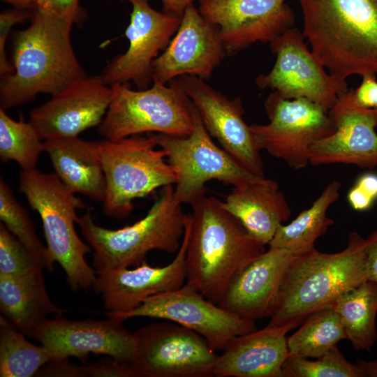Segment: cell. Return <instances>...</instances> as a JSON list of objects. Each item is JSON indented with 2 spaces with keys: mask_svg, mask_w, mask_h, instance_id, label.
<instances>
[{
  "mask_svg": "<svg viewBox=\"0 0 377 377\" xmlns=\"http://www.w3.org/2000/svg\"><path fill=\"white\" fill-rule=\"evenodd\" d=\"M38 376L83 377L110 376L133 377L126 364L112 358L77 366L69 363L67 360L52 361L43 367L36 374Z\"/></svg>",
  "mask_w": 377,
  "mask_h": 377,
  "instance_id": "obj_35",
  "label": "cell"
},
{
  "mask_svg": "<svg viewBox=\"0 0 377 377\" xmlns=\"http://www.w3.org/2000/svg\"><path fill=\"white\" fill-rule=\"evenodd\" d=\"M341 184L338 180L328 183L320 195L306 209L288 224L281 225L268 244L299 254L315 249L316 241L325 235L334 224L327 212L340 196Z\"/></svg>",
  "mask_w": 377,
  "mask_h": 377,
  "instance_id": "obj_27",
  "label": "cell"
},
{
  "mask_svg": "<svg viewBox=\"0 0 377 377\" xmlns=\"http://www.w3.org/2000/svg\"><path fill=\"white\" fill-rule=\"evenodd\" d=\"M54 360L44 346L29 341L4 316L0 317V376L31 377Z\"/></svg>",
  "mask_w": 377,
  "mask_h": 377,
  "instance_id": "obj_29",
  "label": "cell"
},
{
  "mask_svg": "<svg viewBox=\"0 0 377 377\" xmlns=\"http://www.w3.org/2000/svg\"><path fill=\"white\" fill-rule=\"evenodd\" d=\"M121 323L110 317L73 320L58 315L44 320L31 337L51 352L53 361L70 357L84 361L94 353L106 355L128 364L134 348V337Z\"/></svg>",
  "mask_w": 377,
  "mask_h": 377,
  "instance_id": "obj_17",
  "label": "cell"
},
{
  "mask_svg": "<svg viewBox=\"0 0 377 377\" xmlns=\"http://www.w3.org/2000/svg\"><path fill=\"white\" fill-rule=\"evenodd\" d=\"M283 377H362L356 364L348 362L335 346L316 360L289 355L282 367Z\"/></svg>",
  "mask_w": 377,
  "mask_h": 377,
  "instance_id": "obj_33",
  "label": "cell"
},
{
  "mask_svg": "<svg viewBox=\"0 0 377 377\" xmlns=\"http://www.w3.org/2000/svg\"><path fill=\"white\" fill-rule=\"evenodd\" d=\"M31 6L36 8L41 7L45 0H30Z\"/></svg>",
  "mask_w": 377,
  "mask_h": 377,
  "instance_id": "obj_44",
  "label": "cell"
},
{
  "mask_svg": "<svg viewBox=\"0 0 377 377\" xmlns=\"http://www.w3.org/2000/svg\"><path fill=\"white\" fill-rule=\"evenodd\" d=\"M44 151L50 159L54 173L74 193L103 202L106 181L99 142L64 138L44 140Z\"/></svg>",
  "mask_w": 377,
  "mask_h": 377,
  "instance_id": "obj_25",
  "label": "cell"
},
{
  "mask_svg": "<svg viewBox=\"0 0 377 377\" xmlns=\"http://www.w3.org/2000/svg\"><path fill=\"white\" fill-rule=\"evenodd\" d=\"M18 8L32 6L30 0H3Z\"/></svg>",
  "mask_w": 377,
  "mask_h": 377,
  "instance_id": "obj_43",
  "label": "cell"
},
{
  "mask_svg": "<svg viewBox=\"0 0 377 377\" xmlns=\"http://www.w3.org/2000/svg\"><path fill=\"white\" fill-rule=\"evenodd\" d=\"M42 269L23 276L0 274L1 315L29 337L47 316L66 311L50 299Z\"/></svg>",
  "mask_w": 377,
  "mask_h": 377,
  "instance_id": "obj_26",
  "label": "cell"
},
{
  "mask_svg": "<svg viewBox=\"0 0 377 377\" xmlns=\"http://www.w3.org/2000/svg\"><path fill=\"white\" fill-rule=\"evenodd\" d=\"M367 280V238L357 232L349 234L341 251L327 253L313 249L293 254L267 326L295 329Z\"/></svg>",
  "mask_w": 377,
  "mask_h": 377,
  "instance_id": "obj_2",
  "label": "cell"
},
{
  "mask_svg": "<svg viewBox=\"0 0 377 377\" xmlns=\"http://www.w3.org/2000/svg\"><path fill=\"white\" fill-rule=\"evenodd\" d=\"M328 114L336 130L312 147L309 164L341 163L369 169L377 167V108L357 105L348 89L339 96Z\"/></svg>",
  "mask_w": 377,
  "mask_h": 377,
  "instance_id": "obj_20",
  "label": "cell"
},
{
  "mask_svg": "<svg viewBox=\"0 0 377 377\" xmlns=\"http://www.w3.org/2000/svg\"><path fill=\"white\" fill-rule=\"evenodd\" d=\"M191 206L186 283L219 304L232 279L265 251V245L218 198L205 195Z\"/></svg>",
  "mask_w": 377,
  "mask_h": 377,
  "instance_id": "obj_3",
  "label": "cell"
},
{
  "mask_svg": "<svg viewBox=\"0 0 377 377\" xmlns=\"http://www.w3.org/2000/svg\"><path fill=\"white\" fill-rule=\"evenodd\" d=\"M226 53L219 28L191 4L184 10L174 37L153 61L152 81L166 84L185 75L208 79Z\"/></svg>",
  "mask_w": 377,
  "mask_h": 377,
  "instance_id": "obj_19",
  "label": "cell"
},
{
  "mask_svg": "<svg viewBox=\"0 0 377 377\" xmlns=\"http://www.w3.org/2000/svg\"><path fill=\"white\" fill-rule=\"evenodd\" d=\"M347 335L334 304L311 313L301 327L288 338L289 355L317 358Z\"/></svg>",
  "mask_w": 377,
  "mask_h": 377,
  "instance_id": "obj_30",
  "label": "cell"
},
{
  "mask_svg": "<svg viewBox=\"0 0 377 377\" xmlns=\"http://www.w3.org/2000/svg\"><path fill=\"white\" fill-rule=\"evenodd\" d=\"M290 326H266L233 338L219 355L214 376L219 377H283L289 355L286 334Z\"/></svg>",
  "mask_w": 377,
  "mask_h": 377,
  "instance_id": "obj_23",
  "label": "cell"
},
{
  "mask_svg": "<svg viewBox=\"0 0 377 377\" xmlns=\"http://www.w3.org/2000/svg\"><path fill=\"white\" fill-rule=\"evenodd\" d=\"M80 0H45L41 7L71 22L81 21L82 11Z\"/></svg>",
  "mask_w": 377,
  "mask_h": 377,
  "instance_id": "obj_39",
  "label": "cell"
},
{
  "mask_svg": "<svg viewBox=\"0 0 377 377\" xmlns=\"http://www.w3.org/2000/svg\"><path fill=\"white\" fill-rule=\"evenodd\" d=\"M45 267L43 262L0 223V274L23 276Z\"/></svg>",
  "mask_w": 377,
  "mask_h": 377,
  "instance_id": "obj_34",
  "label": "cell"
},
{
  "mask_svg": "<svg viewBox=\"0 0 377 377\" xmlns=\"http://www.w3.org/2000/svg\"><path fill=\"white\" fill-rule=\"evenodd\" d=\"M165 12L182 17L188 6L195 0H160Z\"/></svg>",
  "mask_w": 377,
  "mask_h": 377,
  "instance_id": "obj_41",
  "label": "cell"
},
{
  "mask_svg": "<svg viewBox=\"0 0 377 377\" xmlns=\"http://www.w3.org/2000/svg\"><path fill=\"white\" fill-rule=\"evenodd\" d=\"M182 205L175 198L172 184L163 187L147 214L131 226L115 230L100 226L90 210L78 216L76 223L93 249L96 273L138 266L152 250L177 252L186 219Z\"/></svg>",
  "mask_w": 377,
  "mask_h": 377,
  "instance_id": "obj_5",
  "label": "cell"
},
{
  "mask_svg": "<svg viewBox=\"0 0 377 377\" xmlns=\"http://www.w3.org/2000/svg\"><path fill=\"white\" fill-rule=\"evenodd\" d=\"M221 205L265 246L269 244L278 228L288 221L292 214L278 182L267 178L232 186Z\"/></svg>",
  "mask_w": 377,
  "mask_h": 377,
  "instance_id": "obj_24",
  "label": "cell"
},
{
  "mask_svg": "<svg viewBox=\"0 0 377 377\" xmlns=\"http://www.w3.org/2000/svg\"><path fill=\"white\" fill-rule=\"evenodd\" d=\"M111 98V86L101 75H86L33 109L29 122L43 140L78 137L101 124Z\"/></svg>",
  "mask_w": 377,
  "mask_h": 377,
  "instance_id": "obj_18",
  "label": "cell"
},
{
  "mask_svg": "<svg viewBox=\"0 0 377 377\" xmlns=\"http://www.w3.org/2000/svg\"><path fill=\"white\" fill-rule=\"evenodd\" d=\"M19 190L41 219L51 265L54 267L56 262L61 265L73 290L94 287L97 274L85 259L91 248L79 237L75 228L77 210L84 207L83 202L55 173L37 168L22 170Z\"/></svg>",
  "mask_w": 377,
  "mask_h": 377,
  "instance_id": "obj_6",
  "label": "cell"
},
{
  "mask_svg": "<svg viewBox=\"0 0 377 377\" xmlns=\"http://www.w3.org/2000/svg\"><path fill=\"white\" fill-rule=\"evenodd\" d=\"M106 193L104 213L118 219L133 209V201L157 188L175 184V172L154 137L132 135L99 142Z\"/></svg>",
  "mask_w": 377,
  "mask_h": 377,
  "instance_id": "obj_8",
  "label": "cell"
},
{
  "mask_svg": "<svg viewBox=\"0 0 377 377\" xmlns=\"http://www.w3.org/2000/svg\"><path fill=\"white\" fill-rule=\"evenodd\" d=\"M196 108L209 134L251 174L265 178L264 165L239 97L229 98L195 75L175 79Z\"/></svg>",
  "mask_w": 377,
  "mask_h": 377,
  "instance_id": "obj_14",
  "label": "cell"
},
{
  "mask_svg": "<svg viewBox=\"0 0 377 377\" xmlns=\"http://www.w3.org/2000/svg\"><path fill=\"white\" fill-rule=\"evenodd\" d=\"M362 83L356 89H350L355 104L365 108H377V80L375 74L362 76Z\"/></svg>",
  "mask_w": 377,
  "mask_h": 377,
  "instance_id": "obj_38",
  "label": "cell"
},
{
  "mask_svg": "<svg viewBox=\"0 0 377 377\" xmlns=\"http://www.w3.org/2000/svg\"><path fill=\"white\" fill-rule=\"evenodd\" d=\"M355 364L362 377H377V359L370 361L357 360Z\"/></svg>",
  "mask_w": 377,
  "mask_h": 377,
  "instance_id": "obj_42",
  "label": "cell"
},
{
  "mask_svg": "<svg viewBox=\"0 0 377 377\" xmlns=\"http://www.w3.org/2000/svg\"><path fill=\"white\" fill-rule=\"evenodd\" d=\"M29 122L15 121L0 108V157L15 161L22 170L36 168L44 142Z\"/></svg>",
  "mask_w": 377,
  "mask_h": 377,
  "instance_id": "obj_31",
  "label": "cell"
},
{
  "mask_svg": "<svg viewBox=\"0 0 377 377\" xmlns=\"http://www.w3.org/2000/svg\"><path fill=\"white\" fill-rule=\"evenodd\" d=\"M128 364L133 377H209L219 355L197 332L174 322L145 325L133 332Z\"/></svg>",
  "mask_w": 377,
  "mask_h": 377,
  "instance_id": "obj_10",
  "label": "cell"
},
{
  "mask_svg": "<svg viewBox=\"0 0 377 377\" xmlns=\"http://www.w3.org/2000/svg\"><path fill=\"white\" fill-rule=\"evenodd\" d=\"M293 255L288 250L269 246L235 275L219 305L255 321L269 318Z\"/></svg>",
  "mask_w": 377,
  "mask_h": 377,
  "instance_id": "obj_22",
  "label": "cell"
},
{
  "mask_svg": "<svg viewBox=\"0 0 377 377\" xmlns=\"http://www.w3.org/2000/svg\"><path fill=\"white\" fill-rule=\"evenodd\" d=\"M269 44L276 61L269 73L256 77L259 88L272 89L287 99L306 98L327 112L348 90L346 79L325 71L298 29H288Z\"/></svg>",
  "mask_w": 377,
  "mask_h": 377,
  "instance_id": "obj_13",
  "label": "cell"
},
{
  "mask_svg": "<svg viewBox=\"0 0 377 377\" xmlns=\"http://www.w3.org/2000/svg\"><path fill=\"white\" fill-rule=\"evenodd\" d=\"M112 98L98 133L119 140L144 133L186 137L193 128V104L175 80L133 90L128 83L111 85Z\"/></svg>",
  "mask_w": 377,
  "mask_h": 377,
  "instance_id": "obj_7",
  "label": "cell"
},
{
  "mask_svg": "<svg viewBox=\"0 0 377 377\" xmlns=\"http://www.w3.org/2000/svg\"><path fill=\"white\" fill-rule=\"evenodd\" d=\"M151 135L165 151L167 161L175 172V198L181 205H191L205 195V185L210 180L237 186L265 179L249 172L214 143L194 105L193 128L189 135Z\"/></svg>",
  "mask_w": 377,
  "mask_h": 377,
  "instance_id": "obj_9",
  "label": "cell"
},
{
  "mask_svg": "<svg viewBox=\"0 0 377 377\" xmlns=\"http://www.w3.org/2000/svg\"><path fill=\"white\" fill-rule=\"evenodd\" d=\"M367 269L368 280L377 283V228L367 238Z\"/></svg>",
  "mask_w": 377,
  "mask_h": 377,
  "instance_id": "obj_40",
  "label": "cell"
},
{
  "mask_svg": "<svg viewBox=\"0 0 377 377\" xmlns=\"http://www.w3.org/2000/svg\"><path fill=\"white\" fill-rule=\"evenodd\" d=\"M0 220L27 249L43 262L48 271L54 270L50 263L47 247L38 237L27 212L2 177L0 178Z\"/></svg>",
  "mask_w": 377,
  "mask_h": 377,
  "instance_id": "obj_32",
  "label": "cell"
},
{
  "mask_svg": "<svg viewBox=\"0 0 377 377\" xmlns=\"http://www.w3.org/2000/svg\"><path fill=\"white\" fill-rule=\"evenodd\" d=\"M302 34L331 75L377 73V0H298Z\"/></svg>",
  "mask_w": 377,
  "mask_h": 377,
  "instance_id": "obj_4",
  "label": "cell"
},
{
  "mask_svg": "<svg viewBox=\"0 0 377 377\" xmlns=\"http://www.w3.org/2000/svg\"><path fill=\"white\" fill-rule=\"evenodd\" d=\"M73 24L36 8L29 26L15 33L14 71L1 76V108L24 104L38 94L52 96L87 75L72 45Z\"/></svg>",
  "mask_w": 377,
  "mask_h": 377,
  "instance_id": "obj_1",
  "label": "cell"
},
{
  "mask_svg": "<svg viewBox=\"0 0 377 377\" xmlns=\"http://www.w3.org/2000/svg\"><path fill=\"white\" fill-rule=\"evenodd\" d=\"M334 307L353 348L371 352L377 342V283L365 281L342 295Z\"/></svg>",
  "mask_w": 377,
  "mask_h": 377,
  "instance_id": "obj_28",
  "label": "cell"
},
{
  "mask_svg": "<svg viewBox=\"0 0 377 377\" xmlns=\"http://www.w3.org/2000/svg\"><path fill=\"white\" fill-rule=\"evenodd\" d=\"M286 0H198V10L216 26L227 53L256 42L270 43L291 28L295 15Z\"/></svg>",
  "mask_w": 377,
  "mask_h": 377,
  "instance_id": "obj_16",
  "label": "cell"
},
{
  "mask_svg": "<svg viewBox=\"0 0 377 377\" xmlns=\"http://www.w3.org/2000/svg\"><path fill=\"white\" fill-rule=\"evenodd\" d=\"M191 226L186 214L181 246L175 258L163 267H152L145 261L134 269L117 267L97 274L94 286L108 312H125L140 305L147 298L184 285L186 280V253Z\"/></svg>",
  "mask_w": 377,
  "mask_h": 377,
  "instance_id": "obj_21",
  "label": "cell"
},
{
  "mask_svg": "<svg viewBox=\"0 0 377 377\" xmlns=\"http://www.w3.org/2000/svg\"><path fill=\"white\" fill-rule=\"evenodd\" d=\"M265 109L269 123L250 125L256 142L295 170L306 168L312 147L336 130L328 112L306 98L287 99L274 91Z\"/></svg>",
  "mask_w": 377,
  "mask_h": 377,
  "instance_id": "obj_11",
  "label": "cell"
},
{
  "mask_svg": "<svg viewBox=\"0 0 377 377\" xmlns=\"http://www.w3.org/2000/svg\"><path fill=\"white\" fill-rule=\"evenodd\" d=\"M377 200V175L366 173L357 178L347 195L350 206L355 211L369 209Z\"/></svg>",
  "mask_w": 377,
  "mask_h": 377,
  "instance_id": "obj_36",
  "label": "cell"
},
{
  "mask_svg": "<svg viewBox=\"0 0 377 377\" xmlns=\"http://www.w3.org/2000/svg\"><path fill=\"white\" fill-rule=\"evenodd\" d=\"M29 18L27 12L21 10H5L0 14V74L1 76L10 74L14 66L8 60L6 54V43L13 25Z\"/></svg>",
  "mask_w": 377,
  "mask_h": 377,
  "instance_id": "obj_37",
  "label": "cell"
},
{
  "mask_svg": "<svg viewBox=\"0 0 377 377\" xmlns=\"http://www.w3.org/2000/svg\"><path fill=\"white\" fill-rule=\"evenodd\" d=\"M105 315L121 322L135 317L168 320L197 332L214 350H223L235 337L257 330L255 320L209 301L186 283L176 290L152 295L132 310L107 311Z\"/></svg>",
  "mask_w": 377,
  "mask_h": 377,
  "instance_id": "obj_12",
  "label": "cell"
},
{
  "mask_svg": "<svg viewBox=\"0 0 377 377\" xmlns=\"http://www.w3.org/2000/svg\"><path fill=\"white\" fill-rule=\"evenodd\" d=\"M124 1L132 7L125 31L129 45L104 68L101 75L110 86L131 81L138 89H145L152 81V63L176 33L182 17L156 10L149 0Z\"/></svg>",
  "mask_w": 377,
  "mask_h": 377,
  "instance_id": "obj_15",
  "label": "cell"
}]
</instances>
